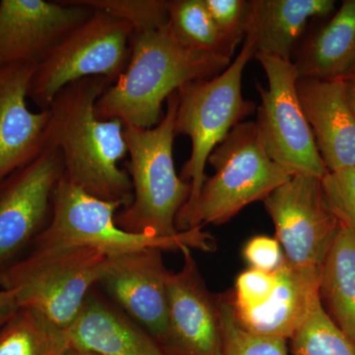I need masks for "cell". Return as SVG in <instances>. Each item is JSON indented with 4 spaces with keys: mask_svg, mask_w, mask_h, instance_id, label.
<instances>
[{
    "mask_svg": "<svg viewBox=\"0 0 355 355\" xmlns=\"http://www.w3.org/2000/svg\"><path fill=\"white\" fill-rule=\"evenodd\" d=\"M111 85L105 77H88L62 89L49 107L46 144L62 154L67 181L123 209L133 198L130 175L119 167L128 156L125 127L95 114L96 102Z\"/></svg>",
    "mask_w": 355,
    "mask_h": 355,
    "instance_id": "cell-1",
    "label": "cell"
},
{
    "mask_svg": "<svg viewBox=\"0 0 355 355\" xmlns=\"http://www.w3.org/2000/svg\"><path fill=\"white\" fill-rule=\"evenodd\" d=\"M231 62L191 50L167 25L135 33L128 67L96 102V116L120 121L123 127L153 128L162 121L163 103L170 95L184 84L219 76Z\"/></svg>",
    "mask_w": 355,
    "mask_h": 355,
    "instance_id": "cell-2",
    "label": "cell"
},
{
    "mask_svg": "<svg viewBox=\"0 0 355 355\" xmlns=\"http://www.w3.org/2000/svg\"><path fill=\"white\" fill-rule=\"evenodd\" d=\"M178 103L176 91L166 101V113L157 125H127L123 130L133 198L116 214V222L128 232L157 237H171L180 232L177 216L190 200L191 186L178 176L175 168L173 147Z\"/></svg>",
    "mask_w": 355,
    "mask_h": 355,
    "instance_id": "cell-3",
    "label": "cell"
},
{
    "mask_svg": "<svg viewBox=\"0 0 355 355\" xmlns=\"http://www.w3.org/2000/svg\"><path fill=\"white\" fill-rule=\"evenodd\" d=\"M256 49L252 40L245 39L241 51L227 69L214 78L193 81L178 92L175 135L191 140V157L184 163L181 178L191 186L190 200L178 214L176 227L184 230L205 180V167L210 153L229 132L245 121L256 110V103L242 95V78Z\"/></svg>",
    "mask_w": 355,
    "mask_h": 355,
    "instance_id": "cell-4",
    "label": "cell"
},
{
    "mask_svg": "<svg viewBox=\"0 0 355 355\" xmlns=\"http://www.w3.org/2000/svg\"><path fill=\"white\" fill-rule=\"evenodd\" d=\"M108 263V254L96 248L33 246L0 275V288L13 293L18 307L67 329Z\"/></svg>",
    "mask_w": 355,
    "mask_h": 355,
    "instance_id": "cell-5",
    "label": "cell"
},
{
    "mask_svg": "<svg viewBox=\"0 0 355 355\" xmlns=\"http://www.w3.org/2000/svg\"><path fill=\"white\" fill-rule=\"evenodd\" d=\"M207 163L216 173L205 180L183 231L226 223L251 203L263 202L294 175L268 156L252 121L236 125Z\"/></svg>",
    "mask_w": 355,
    "mask_h": 355,
    "instance_id": "cell-6",
    "label": "cell"
},
{
    "mask_svg": "<svg viewBox=\"0 0 355 355\" xmlns=\"http://www.w3.org/2000/svg\"><path fill=\"white\" fill-rule=\"evenodd\" d=\"M121 209L119 203L88 195L62 177L53 193L51 220L32 247L87 246L108 256L151 247L163 252H181L184 247L203 252L216 249L214 238L202 226L171 237L128 232L116 222Z\"/></svg>",
    "mask_w": 355,
    "mask_h": 355,
    "instance_id": "cell-7",
    "label": "cell"
},
{
    "mask_svg": "<svg viewBox=\"0 0 355 355\" xmlns=\"http://www.w3.org/2000/svg\"><path fill=\"white\" fill-rule=\"evenodd\" d=\"M133 34L125 21L93 10L37 65L28 98L46 110L62 89L76 81L105 77L114 84L128 67Z\"/></svg>",
    "mask_w": 355,
    "mask_h": 355,
    "instance_id": "cell-8",
    "label": "cell"
},
{
    "mask_svg": "<svg viewBox=\"0 0 355 355\" xmlns=\"http://www.w3.org/2000/svg\"><path fill=\"white\" fill-rule=\"evenodd\" d=\"M265 70L268 87L257 83L261 97L256 123L266 153L293 174L305 173L319 178L328 170L318 153L309 123L298 100L299 76L291 60L254 55Z\"/></svg>",
    "mask_w": 355,
    "mask_h": 355,
    "instance_id": "cell-9",
    "label": "cell"
},
{
    "mask_svg": "<svg viewBox=\"0 0 355 355\" xmlns=\"http://www.w3.org/2000/svg\"><path fill=\"white\" fill-rule=\"evenodd\" d=\"M64 174L62 154L46 144L34 160L0 180V275L48 225L53 193Z\"/></svg>",
    "mask_w": 355,
    "mask_h": 355,
    "instance_id": "cell-10",
    "label": "cell"
},
{
    "mask_svg": "<svg viewBox=\"0 0 355 355\" xmlns=\"http://www.w3.org/2000/svg\"><path fill=\"white\" fill-rule=\"evenodd\" d=\"M263 205L287 263L322 268L342 225L324 198L322 178L294 174Z\"/></svg>",
    "mask_w": 355,
    "mask_h": 355,
    "instance_id": "cell-11",
    "label": "cell"
},
{
    "mask_svg": "<svg viewBox=\"0 0 355 355\" xmlns=\"http://www.w3.org/2000/svg\"><path fill=\"white\" fill-rule=\"evenodd\" d=\"M159 248H144L109 256L98 286L123 312L164 347L169 327V270Z\"/></svg>",
    "mask_w": 355,
    "mask_h": 355,
    "instance_id": "cell-12",
    "label": "cell"
},
{
    "mask_svg": "<svg viewBox=\"0 0 355 355\" xmlns=\"http://www.w3.org/2000/svg\"><path fill=\"white\" fill-rule=\"evenodd\" d=\"M183 266L168 277L169 327L166 355H222L217 296L210 293L191 254L182 249Z\"/></svg>",
    "mask_w": 355,
    "mask_h": 355,
    "instance_id": "cell-13",
    "label": "cell"
},
{
    "mask_svg": "<svg viewBox=\"0 0 355 355\" xmlns=\"http://www.w3.org/2000/svg\"><path fill=\"white\" fill-rule=\"evenodd\" d=\"M93 9L70 0H0V67L39 64Z\"/></svg>",
    "mask_w": 355,
    "mask_h": 355,
    "instance_id": "cell-14",
    "label": "cell"
},
{
    "mask_svg": "<svg viewBox=\"0 0 355 355\" xmlns=\"http://www.w3.org/2000/svg\"><path fill=\"white\" fill-rule=\"evenodd\" d=\"M37 64L0 67V180L34 160L46 146L50 110L27 106Z\"/></svg>",
    "mask_w": 355,
    "mask_h": 355,
    "instance_id": "cell-15",
    "label": "cell"
},
{
    "mask_svg": "<svg viewBox=\"0 0 355 355\" xmlns=\"http://www.w3.org/2000/svg\"><path fill=\"white\" fill-rule=\"evenodd\" d=\"M301 108L328 172L355 167V116L343 78H298Z\"/></svg>",
    "mask_w": 355,
    "mask_h": 355,
    "instance_id": "cell-16",
    "label": "cell"
},
{
    "mask_svg": "<svg viewBox=\"0 0 355 355\" xmlns=\"http://www.w3.org/2000/svg\"><path fill=\"white\" fill-rule=\"evenodd\" d=\"M72 350L95 355H166L157 340L98 286L67 328Z\"/></svg>",
    "mask_w": 355,
    "mask_h": 355,
    "instance_id": "cell-17",
    "label": "cell"
},
{
    "mask_svg": "<svg viewBox=\"0 0 355 355\" xmlns=\"http://www.w3.org/2000/svg\"><path fill=\"white\" fill-rule=\"evenodd\" d=\"M321 270L293 266L284 259L275 272L277 284L268 300L254 309L235 311L240 324L258 335L291 340L321 298Z\"/></svg>",
    "mask_w": 355,
    "mask_h": 355,
    "instance_id": "cell-18",
    "label": "cell"
},
{
    "mask_svg": "<svg viewBox=\"0 0 355 355\" xmlns=\"http://www.w3.org/2000/svg\"><path fill=\"white\" fill-rule=\"evenodd\" d=\"M336 3L335 0H250L246 38L253 41L254 55L291 60L311 23L330 17Z\"/></svg>",
    "mask_w": 355,
    "mask_h": 355,
    "instance_id": "cell-19",
    "label": "cell"
},
{
    "mask_svg": "<svg viewBox=\"0 0 355 355\" xmlns=\"http://www.w3.org/2000/svg\"><path fill=\"white\" fill-rule=\"evenodd\" d=\"M311 23L291 58L299 78L334 79L355 67V0Z\"/></svg>",
    "mask_w": 355,
    "mask_h": 355,
    "instance_id": "cell-20",
    "label": "cell"
},
{
    "mask_svg": "<svg viewBox=\"0 0 355 355\" xmlns=\"http://www.w3.org/2000/svg\"><path fill=\"white\" fill-rule=\"evenodd\" d=\"M320 295L336 326L355 340V232L345 226L322 266Z\"/></svg>",
    "mask_w": 355,
    "mask_h": 355,
    "instance_id": "cell-21",
    "label": "cell"
},
{
    "mask_svg": "<svg viewBox=\"0 0 355 355\" xmlns=\"http://www.w3.org/2000/svg\"><path fill=\"white\" fill-rule=\"evenodd\" d=\"M67 329L38 311L18 308L0 327V355H67Z\"/></svg>",
    "mask_w": 355,
    "mask_h": 355,
    "instance_id": "cell-22",
    "label": "cell"
},
{
    "mask_svg": "<svg viewBox=\"0 0 355 355\" xmlns=\"http://www.w3.org/2000/svg\"><path fill=\"white\" fill-rule=\"evenodd\" d=\"M168 28L191 50L232 58L231 49L212 19L205 0H170Z\"/></svg>",
    "mask_w": 355,
    "mask_h": 355,
    "instance_id": "cell-23",
    "label": "cell"
},
{
    "mask_svg": "<svg viewBox=\"0 0 355 355\" xmlns=\"http://www.w3.org/2000/svg\"><path fill=\"white\" fill-rule=\"evenodd\" d=\"M289 340L292 355H355V340L336 326L321 298Z\"/></svg>",
    "mask_w": 355,
    "mask_h": 355,
    "instance_id": "cell-24",
    "label": "cell"
},
{
    "mask_svg": "<svg viewBox=\"0 0 355 355\" xmlns=\"http://www.w3.org/2000/svg\"><path fill=\"white\" fill-rule=\"evenodd\" d=\"M222 355H288L287 340L258 335L243 328L236 317L232 293L217 296Z\"/></svg>",
    "mask_w": 355,
    "mask_h": 355,
    "instance_id": "cell-25",
    "label": "cell"
},
{
    "mask_svg": "<svg viewBox=\"0 0 355 355\" xmlns=\"http://www.w3.org/2000/svg\"><path fill=\"white\" fill-rule=\"evenodd\" d=\"M128 23L135 33L160 29L168 23L169 0H70Z\"/></svg>",
    "mask_w": 355,
    "mask_h": 355,
    "instance_id": "cell-26",
    "label": "cell"
},
{
    "mask_svg": "<svg viewBox=\"0 0 355 355\" xmlns=\"http://www.w3.org/2000/svg\"><path fill=\"white\" fill-rule=\"evenodd\" d=\"M322 186L336 218L355 232V167L327 173L322 178Z\"/></svg>",
    "mask_w": 355,
    "mask_h": 355,
    "instance_id": "cell-27",
    "label": "cell"
},
{
    "mask_svg": "<svg viewBox=\"0 0 355 355\" xmlns=\"http://www.w3.org/2000/svg\"><path fill=\"white\" fill-rule=\"evenodd\" d=\"M212 19L233 51L245 41L250 0H205Z\"/></svg>",
    "mask_w": 355,
    "mask_h": 355,
    "instance_id": "cell-28",
    "label": "cell"
},
{
    "mask_svg": "<svg viewBox=\"0 0 355 355\" xmlns=\"http://www.w3.org/2000/svg\"><path fill=\"white\" fill-rule=\"evenodd\" d=\"M275 272H265L249 268L238 275L232 293L236 312H244L263 305L275 289Z\"/></svg>",
    "mask_w": 355,
    "mask_h": 355,
    "instance_id": "cell-29",
    "label": "cell"
},
{
    "mask_svg": "<svg viewBox=\"0 0 355 355\" xmlns=\"http://www.w3.org/2000/svg\"><path fill=\"white\" fill-rule=\"evenodd\" d=\"M243 256L252 268L270 273L279 270L284 261L279 242L268 236L250 239L243 250Z\"/></svg>",
    "mask_w": 355,
    "mask_h": 355,
    "instance_id": "cell-30",
    "label": "cell"
},
{
    "mask_svg": "<svg viewBox=\"0 0 355 355\" xmlns=\"http://www.w3.org/2000/svg\"><path fill=\"white\" fill-rule=\"evenodd\" d=\"M17 301L13 293L0 288V327L18 310Z\"/></svg>",
    "mask_w": 355,
    "mask_h": 355,
    "instance_id": "cell-31",
    "label": "cell"
},
{
    "mask_svg": "<svg viewBox=\"0 0 355 355\" xmlns=\"http://www.w3.org/2000/svg\"><path fill=\"white\" fill-rule=\"evenodd\" d=\"M345 83V96L350 110L355 116V76H347L343 77Z\"/></svg>",
    "mask_w": 355,
    "mask_h": 355,
    "instance_id": "cell-32",
    "label": "cell"
},
{
    "mask_svg": "<svg viewBox=\"0 0 355 355\" xmlns=\"http://www.w3.org/2000/svg\"><path fill=\"white\" fill-rule=\"evenodd\" d=\"M67 355H95L92 354H88V352H77V350H70L69 354Z\"/></svg>",
    "mask_w": 355,
    "mask_h": 355,
    "instance_id": "cell-33",
    "label": "cell"
},
{
    "mask_svg": "<svg viewBox=\"0 0 355 355\" xmlns=\"http://www.w3.org/2000/svg\"><path fill=\"white\" fill-rule=\"evenodd\" d=\"M347 76H355V67L354 69L352 70V71L349 72V74H347Z\"/></svg>",
    "mask_w": 355,
    "mask_h": 355,
    "instance_id": "cell-34",
    "label": "cell"
}]
</instances>
